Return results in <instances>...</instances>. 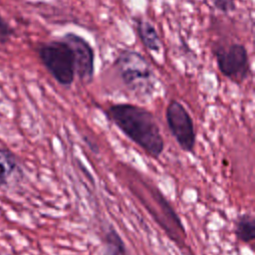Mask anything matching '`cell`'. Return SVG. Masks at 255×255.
Masks as SVG:
<instances>
[{"mask_svg":"<svg viewBox=\"0 0 255 255\" xmlns=\"http://www.w3.org/2000/svg\"><path fill=\"white\" fill-rule=\"evenodd\" d=\"M220 73L236 84L244 82L250 73L247 49L239 43L218 46L213 50Z\"/></svg>","mask_w":255,"mask_h":255,"instance_id":"cell-4","label":"cell"},{"mask_svg":"<svg viewBox=\"0 0 255 255\" xmlns=\"http://www.w3.org/2000/svg\"><path fill=\"white\" fill-rule=\"evenodd\" d=\"M235 234L244 243L252 242L255 238V219L246 213L240 215L236 221Z\"/></svg>","mask_w":255,"mask_h":255,"instance_id":"cell-10","label":"cell"},{"mask_svg":"<svg viewBox=\"0 0 255 255\" xmlns=\"http://www.w3.org/2000/svg\"><path fill=\"white\" fill-rule=\"evenodd\" d=\"M37 53L44 67L60 85L70 87L73 84L75 78L73 53L63 39L40 44Z\"/></svg>","mask_w":255,"mask_h":255,"instance_id":"cell-3","label":"cell"},{"mask_svg":"<svg viewBox=\"0 0 255 255\" xmlns=\"http://www.w3.org/2000/svg\"><path fill=\"white\" fill-rule=\"evenodd\" d=\"M18 169L19 164L16 156L10 150L0 147V187L6 185Z\"/></svg>","mask_w":255,"mask_h":255,"instance_id":"cell-8","label":"cell"},{"mask_svg":"<svg viewBox=\"0 0 255 255\" xmlns=\"http://www.w3.org/2000/svg\"><path fill=\"white\" fill-rule=\"evenodd\" d=\"M211 4L223 13H230L236 8V0H209Z\"/></svg>","mask_w":255,"mask_h":255,"instance_id":"cell-12","label":"cell"},{"mask_svg":"<svg viewBox=\"0 0 255 255\" xmlns=\"http://www.w3.org/2000/svg\"><path fill=\"white\" fill-rule=\"evenodd\" d=\"M14 34L13 28L0 14V44H7Z\"/></svg>","mask_w":255,"mask_h":255,"instance_id":"cell-11","label":"cell"},{"mask_svg":"<svg viewBox=\"0 0 255 255\" xmlns=\"http://www.w3.org/2000/svg\"><path fill=\"white\" fill-rule=\"evenodd\" d=\"M120 78L128 91L138 97L150 96L154 89V74L145 58L138 52L121 50L115 61Z\"/></svg>","mask_w":255,"mask_h":255,"instance_id":"cell-2","label":"cell"},{"mask_svg":"<svg viewBox=\"0 0 255 255\" xmlns=\"http://www.w3.org/2000/svg\"><path fill=\"white\" fill-rule=\"evenodd\" d=\"M136 32L141 40L143 46L151 51L158 52L160 50V38L154 26L147 20L137 19L136 20Z\"/></svg>","mask_w":255,"mask_h":255,"instance_id":"cell-7","label":"cell"},{"mask_svg":"<svg viewBox=\"0 0 255 255\" xmlns=\"http://www.w3.org/2000/svg\"><path fill=\"white\" fill-rule=\"evenodd\" d=\"M165 120L180 148L186 152H193L196 133L193 121L184 106L176 100H171L165 109Z\"/></svg>","mask_w":255,"mask_h":255,"instance_id":"cell-5","label":"cell"},{"mask_svg":"<svg viewBox=\"0 0 255 255\" xmlns=\"http://www.w3.org/2000/svg\"><path fill=\"white\" fill-rule=\"evenodd\" d=\"M62 39L70 46L75 66V75L79 79L89 84L95 74V53L91 44L78 34L73 32L66 33Z\"/></svg>","mask_w":255,"mask_h":255,"instance_id":"cell-6","label":"cell"},{"mask_svg":"<svg viewBox=\"0 0 255 255\" xmlns=\"http://www.w3.org/2000/svg\"><path fill=\"white\" fill-rule=\"evenodd\" d=\"M104 255H129L125 241L113 227H110L105 235Z\"/></svg>","mask_w":255,"mask_h":255,"instance_id":"cell-9","label":"cell"},{"mask_svg":"<svg viewBox=\"0 0 255 255\" xmlns=\"http://www.w3.org/2000/svg\"><path fill=\"white\" fill-rule=\"evenodd\" d=\"M107 118L151 157H158L164 149V140L153 115L132 104H115L106 111Z\"/></svg>","mask_w":255,"mask_h":255,"instance_id":"cell-1","label":"cell"}]
</instances>
